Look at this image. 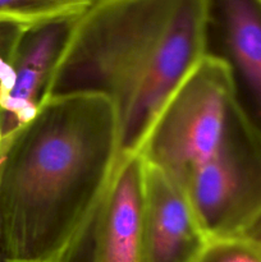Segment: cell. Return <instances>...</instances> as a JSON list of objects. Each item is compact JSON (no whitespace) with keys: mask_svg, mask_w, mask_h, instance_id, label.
I'll return each mask as SVG.
<instances>
[{"mask_svg":"<svg viewBox=\"0 0 261 262\" xmlns=\"http://www.w3.org/2000/svg\"><path fill=\"white\" fill-rule=\"evenodd\" d=\"M27 26L0 20V97L9 82L13 60Z\"/></svg>","mask_w":261,"mask_h":262,"instance_id":"cell-11","label":"cell"},{"mask_svg":"<svg viewBox=\"0 0 261 262\" xmlns=\"http://www.w3.org/2000/svg\"><path fill=\"white\" fill-rule=\"evenodd\" d=\"M119 161L109 100H44L0 151V262H90Z\"/></svg>","mask_w":261,"mask_h":262,"instance_id":"cell-1","label":"cell"},{"mask_svg":"<svg viewBox=\"0 0 261 262\" xmlns=\"http://www.w3.org/2000/svg\"><path fill=\"white\" fill-rule=\"evenodd\" d=\"M145 168L140 154L120 156L95 230L90 262H141Z\"/></svg>","mask_w":261,"mask_h":262,"instance_id":"cell-7","label":"cell"},{"mask_svg":"<svg viewBox=\"0 0 261 262\" xmlns=\"http://www.w3.org/2000/svg\"><path fill=\"white\" fill-rule=\"evenodd\" d=\"M94 0H0V20L27 27L78 17Z\"/></svg>","mask_w":261,"mask_h":262,"instance_id":"cell-9","label":"cell"},{"mask_svg":"<svg viewBox=\"0 0 261 262\" xmlns=\"http://www.w3.org/2000/svg\"><path fill=\"white\" fill-rule=\"evenodd\" d=\"M238 235L246 238V239L261 248V211L241 230Z\"/></svg>","mask_w":261,"mask_h":262,"instance_id":"cell-12","label":"cell"},{"mask_svg":"<svg viewBox=\"0 0 261 262\" xmlns=\"http://www.w3.org/2000/svg\"><path fill=\"white\" fill-rule=\"evenodd\" d=\"M207 45V0H94L76 18L45 99L105 97L117 114L120 156L137 154Z\"/></svg>","mask_w":261,"mask_h":262,"instance_id":"cell-2","label":"cell"},{"mask_svg":"<svg viewBox=\"0 0 261 262\" xmlns=\"http://www.w3.org/2000/svg\"><path fill=\"white\" fill-rule=\"evenodd\" d=\"M193 262H261V248L241 235L211 238Z\"/></svg>","mask_w":261,"mask_h":262,"instance_id":"cell-10","label":"cell"},{"mask_svg":"<svg viewBox=\"0 0 261 262\" xmlns=\"http://www.w3.org/2000/svg\"><path fill=\"white\" fill-rule=\"evenodd\" d=\"M209 241L183 187L146 164L141 262H193Z\"/></svg>","mask_w":261,"mask_h":262,"instance_id":"cell-6","label":"cell"},{"mask_svg":"<svg viewBox=\"0 0 261 262\" xmlns=\"http://www.w3.org/2000/svg\"><path fill=\"white\" fill-rule=\"evenodd\" d=\"M207 9L209 32L217 35L243 104L261 127V0H207Z\"/></svg>","mask_w":261,"mask_h":262,"instance_id":"cell-8","label":"cell"},{"mask_svg":"<svg viewBox=\"0 0 261 262\" xmlns=\"http://www.w3.org/2000/svg\"><path fill=\"white\" fill-rule=\"evenodd\" d=\"M184 191L210 239L238 235L261 211V127L241 97L217 148Z\"/></svg>","mask_w":261,"mask_h":262,"instance_id":"cell-4","label":"cell"},{"mask_svg":"<svg viewBox=\"0 0 261 262\" xmlns=\"http://www.w3.org/2000/svg\"><path fill=\"white\" fill-rule=\"evenodd\" d=\"M76 18L28 27L19 41L9 82L0 97V151L30 122L46 97Z\"/></svg>","mask_w":261,"mask_h":262,"instance_id":"cell-5","label":"cell"},{"mask_svg":"<svg viewBox=\"0 0 261 262\" xmlns=\"http://www.w3.org/2000/svg\"><path fill=\"white\" fill-rule=\"evenodd\" d=\"M238 101L230 64L207 53L169 97L137 154L186 188L217 148Z\"/></svg>","mask_w":261,"mask_h":262,"instance_id":"cell-3","label":"cell"}]
</instances>
